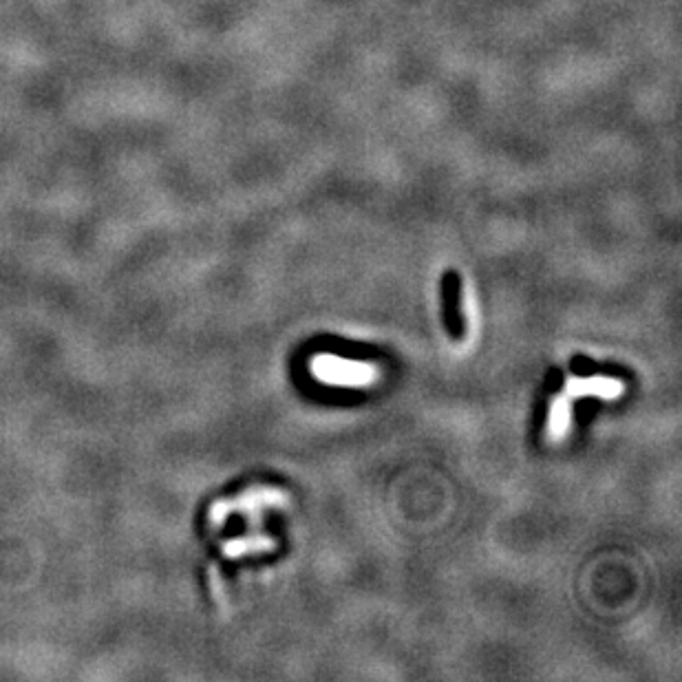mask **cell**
Returning <instances> with one entry per match:
<instances>
[{
	"label": "cell",
	"instance_id": "obj_1",
	"mask_svg": "<svg viewBox=\"0 0 682 682\" xmlns=\"http://www.w3.org/2000/svg\"><path fill=\"white\" fill-rule=\"evenodd\" d=\"M316 374L325 380L347 382V385H360L362 380L371 378V371L358 362H345L338 358H318L316 360Z\"/></svg>",
	"mask_w": 682,
	"mask_h": 682
},
{
	"label": "cell",
	"instance_id": "obj_2",
	"mask_svg": "<svg viewBox=\"0 0 682 682\" xmlns=\"http://www.w3.org/2000/svg\"><path fill=\"white\" fill-rule=\"evenodd\" d=\"M460 276L457 272L446 274L444 281V307H446V323H449V332L455 338L464 336V318L460 307Z\"/></svg>",
	"mask_w": 682,
	"mask_h": 682
}]
</instances>
